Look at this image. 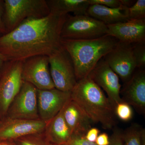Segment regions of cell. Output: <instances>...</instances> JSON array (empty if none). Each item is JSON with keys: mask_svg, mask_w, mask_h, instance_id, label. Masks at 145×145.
Wrapping results in <instances>:
<instances>
[{"mask_svg": "<svg viewBox=\"0 0 145 145\" xmlns=\"http://www.w3.org/2000/svg\"><path fill=\"white\" fill-rule=\"evenodd\" d=\"M67 15L50 13L42 18L25 20L0 36V54L6 61L50 56L62 46L61 31Z\"/></svg>", "mask_w": 145, "mask_h": 145, "instance_id": "cell-1", "label": "cell"}, {"mask_svg": "<svg viewBox=\"0 0 145 145\" xmlns=\"http://www.w3.org/2000/svg\"><path fill=\"white\" fill-rule=\"evenodd\" d=\"M71 98L94 123H100L104 129L116 127L117 118L115 108L103 91L88 76L77 81Z\"/></svg>", "mask_w": 145, "mask_h": 145, "instance_id": "cell-2", "label": "cell"}, {"mask_svg": "<svg viewBox=\"0 0 145 145\" xmlns=\"http://www.w3.org/2000/svg\"><path fill=\"white\" fill-rule=\"evenodd\" d=\"M119 42L116 38L107 35L90 40L62 39L63 46L73 61L77 81L87 77L99 61Z\"/></svg>", "mask_w": 145, "mask_h": 145, "instance_id": "cell-3", "label": "cell"}, {"mask_svg": "<svg viewBox=\"0 0 145 145\" xmlns=\"http://www.w3.org/2000/svg\"><path fill=\"white\" fill-rule=\"evenodd\" d=\"M50 13L46 0L4 1V22L7 33L26 19L42 18Z\"/></svg>", "mask_w": 145, "mask_h": 145, "instance_id": "cell-4", "label": "cell"}, {"mask_svg": "<svg viewBox=\"0 0 145 145\" xmlns=\"http://www.w3.org/2000/svg\"><path fill=\"white\" fill-rule=\"evenodd\" d=\"M107 25L87 15L68 14L63 24L61 38L67 40H90L107 35Z\"/></svg>", "mask_w": 145, "mask_h": 145, "instance_id": "cell-5", "label": "cell"}, {"mask_svg": "<svg viewBox=\"0 0 145 145\" xmlns=\"http://www.w3.org/2000/svg\"><path fill=\"white\" fill-rule=\"evenodd\" d=\"M23 61H7L0 72V119L6 117L7 111L24 81L22 77Z\"/></svg>", "mask_w": 145, "mask_h": 145, "instance_id": "cell-6", "label": "cell"}, {"mask_svg": "<svg viewBox=\"0 0 145 145\" xmlns=\"http://www.w3.org/2000/svg\"><path fill=\"white\" fill-rule=\"evenodd\" d=\"M48 58L50 75L55 88L71 92L77 81L70 54L62 46Z\"/></svg>", "mask_w": 145, "mask_h": 145, "instance_id": "cell-7", "label": "cell"}, {"mask_svg": "<svg viewBox=\"0 0 145 145\" xmlns=\"http://www.w3.org/2000/svg\"><path fill=\"white\" fill-rule=\"evenodd\" d=\"M6 117L24 120L40 119L38 110V89L30 83L24 82L10 105Z\"/></svg>", "mask_w": 145, "mask_h": 145, "instance_id": "cell-8", "label": "cell"}, {"mask_svg": "<svg viewBox=\"0 0 145 145\" xmlns=\"http://www.w3.org/2000/svg\"><path fill=\"white\" fill-rule=\"evenodd\" d=\"M22 77L24 82L30 83L38 89L55 88L50 75L48 56H34L23 61Z\"/></svg>", "mask_w": 145, "mask_h": 145, "instance_id": "cell-9", "label": "cell"}, {"mask_svg": "<svg viewBox=\"0 0 145 145\" xmlns=\"http://www.w3.org/2000/svg\"><path fill=\"white\" fill-rule=\"evenodd\" d=\"M131 44L119 42L116 46L103 57L110 68L125 83L137 69Z\"/></svg>", "mask_w": 145, "mask_h": 145, "instance_id": "cell-10", "label": "cell"}, {"mask_svg": "<svg viewBox=\"0 0 145 145\" xmlns=\"http://www.w3.org/2000/svg\"><path fill=\"white\" fill-rule=\"evenodd\" d=\"M88 76L105 91L114 108L122 101L120 95L121 86L119 82V77L103 58L96 64Z\"/></svg>", "mask_w": 145, "mask_h": 145, "instance_id": "cell-11", "label": "cell"}, {"mask_svg": "<svg viewBox=\"0 0 145 145\" xmlns=\"http://www.w3.org/2000/svg\"><path fill=\"white\" fill-rule=\"evenodd\" d=\"M46 123L40 119L24 120L6 117L0 123V141H15L27 135L43 132Z\"/></svg>", "mask_w": 145, "mask_h": 145, "instance_id": "cell-12", "label": "cell"}, {"mask_svg": "<svg viewBox=\"0 0 145 145\" xmlns=\"http://www.w3.org/2000/svg\"><path fill=\"white\" fill-rule=\"evenodd\" d=\"M71 92L54 88L46 90L38 89V110L39 118L47 122L52 119L71 99Z\"/></svg>", "mask_w": 145, "mask_h": 145, "instance_id": "cell-13", "label": "cell"}, {"mask_svg": "<svg viewBox=\"0 0 145 145\" xmlns=\"http://www.w3.org/2000/svg\"><path fill=\"white\" fill-rule=\"evenodd\" d=\"M122 101L135 109L140 114H145V70L138 69L121 89Z\"/></svg>", "mask_w": 145, "mask_h": 145, "instance_id": "cell-14", "label": "cell"}, {"mask_svg": "<svg viewBox=\"0 0 145 145\" xmlns=\"http://www.w3.org/2000/svg\"><path fill=\"white\" fill-rule=\"evenodd\" d=\"M107 35L127 43H145V19L128 20L107 25Z\"/></svg>", "mask_w": 145, "mask_h": 145, "instance_id": "cell-15", "label": "cell"}, {"mask_svg": "<svg viewBox=\"0 0 145 145\" xmlns=\"http://www.w3.org/2000/svg\"><path fill=\"white\" fill-rule=\"evenodd\" d=\"M63 113L72 136L85 137L93 122L82 109L71 99L64 107Z\"/></svg>", "mask_w": 145, "mask_h": 145, "instance_id": "cell-16", "label": "cell"}, {"mask_svg": "<svg viewBox=\"0 0 145 145\" xmlns=\"http://www.w3.org/2000/svg\"><path fill=\"white\" fill-rule=\"evenodd\" d=\"M63 108L46 122L44 131V134L47 139L55 145L63 144L72 137V133L64 117Z\"/></svg>", "mask_w": 145, "mask_h": 145, "instance_id": "cell-17", "label": "cell"}, {"mask_svg": "<svg viewBox=\"0 0 145 145\" xmlns=\"http://www.w3.org/2000/svg\"><path fill=\"white\" fill-rule=\"evenodd\" d=\"M128 8L124 6L110 8L99 5H93L89 7L86 15L108 25L128 20Z\"/></svg>", "mask_w": 145, "mask_h": 145, "instance_id": "cell-18", "label": "cell"}, {"mask_svg": "<svg viewBox=\"0 0 145 145\" xmlns=\"http://www.w3.org/2000/svg\"><path fill=\"white\" fill-rule=\"evenodd\" d=\"M50 13L61 15L73 13L75 16L86 15L90 5L89 0H46Z\"/></svg>", "mask_w": 145, "mask_h": 145, "instance_id": "cell-19", "label": "cell"}, {"mask_svg": "<svg viewBox=\"0 0 145 145\" xmlns=\"http://www.w3.org/2000/svg\"><path fill=\"white\" fill-rule=\"evenodd\" d=\"M143 128L133 123L123 131L124 145H141V135Z\"/></svg>", "mask_w": 145, "mask_h": 145, "instance_id": "cell-20", "label": "cell"}, {"mask_svg": "<svg viewBox=\"0 0 145 145\" xmlns=\"http://www.w3.org/2000/svg\"><path fill=\"white\" fill-rule=\"evenodd\" d=\"M14 141L17 145H55L47 139L43 132L27 135Z\"/></svg>", "mask_w": 145, "mask_h": 145, "instance_id": "cell-21", "label": "cell"}, {"mask_svg": "<svg viewBox=\"0 0 145 145\" xmlns=\"http://www.w3.org/2000/svg\"><path fill=\"white\" fill-rule=\"evenodd\" d=\"M115 113L117 118L124 122L129 121L133 117V111L131 106L123 101L115 106Z\"/></svg>", "mask_w": 145, "mask_h": 145, "instance_id": "cell-22", "label": "cell"}, {"mask_svg": "<svg viewBox=\"0 0 145 145\" xmlns=\"http://www.w3.org/2000/svg\"><path fill=\"white\" fill-rule=\"evenodd\" d=\"M128 20L145 19V1L137 0L128 8Z\"/></svg>", "mask_w": 145, "mask_h": 145, "instance_id": "cell-23", "label": "cell"}, {"mask_svg": "<svg viewBox=\"0 0 145 145\" xmlns=\"http://www.w3.org/2000/svg\"><path fill=\"white\" fill-rule=\"evenodd\" d=\"M133 52L137 69H144L145 66V43L133 44Z\"/></svg>", "mask_w": 145, "mask_h": 145, "instance_id": "cell-24", "label": "cell"}, {"mask_svg": "<svg viewBox=\"0 0 145 145\" xmlns=\"http://www.w3.org/2000/svg\"><path fill=\"white\" fill-rule=\"evenodd\" d=\"M89 1L90 5H99L110 8L124 6V0H89Z\"/></svg>", "mask_w": 145, "mask_h": 145, "instance_id": "cell-25", "label": "cell"}, {"mask_svg": "<svg viewBox=\"0 0 145 145\" xmlns=\"http://www.w3.org/2000/svg\"><path fill=\"white\" fill-rule=\"evenodd\" d=\"M108 145H124L123 131L121 129L114 127L113 132L109 137Z\"/></svg>", "mask_w": 145, "mask_h": 145, "instance_id": "cell-26", "label": "cell"}, {"mask_svg": "<svg viewBox=\"0 0 145 145\" xmlns=\"http://www.w3.org/2000/svg\"><path fill=\"white\" fill-rule=\"evenodd\" d=\"M59 145H97L96 143L91 142L86 139L85 137L72 136L70 140Z\"/></svg>", "mask_w": 145, "mask_h": 145, "instance_id": "cell-27", "label": "cell"}, {"mask_svg": "<svg viewBox=\"0 0 145 145\" xmlns=\"http://www.w3.org/2000/svg\"><path fill=\"white\" fill-rule=\"evenodd\" d=\"M7 33L4 22V1L0 0V34Z\"/></svg>", "mask_w": 145, "mask_h": 145, "instance_id": "cell-28", "label": "cell"}, {"mask_svg": "<svg viewBox=\"0 0 145 145\" xmlns=\"http://www.w3.org/2000/svg\"><path fill=\"white\" fill-rule=\"evenodd\" d=\"M100 133V130L96 127H91L86 133L85 138L91 142L95 143Z\"/></svg>", "mask_w": 145, "mask_h": 145, "instance_id": "cell-29", "label": "cell"}, {"mask_svg": "<svg viewBox=\"0 0 145 145\" xmlns=\"http://www.w3.org/2000/svg\"><path fill=\"white\" fill-rule=\"evenodd\" d=\"M95 143L97 145H108L109 144V137L106 133L99 134L96 139Z\"/></svg>", "mask_w": 145, "mask_h": 145, "instance_id": "cell-30", "label": "cell"}, {"mask_svg": "<svg viewBox=\"0 0 145 145\" xmlns=\"http://www.w3.org/2000/svg\"><path fill=\"white\" fill-rule=\"evenodd\" d=\"M0 145H17L14 141L1 140L0 141Z\"/></svg>", "mask_w": 145, "mask_h": 145, "instance_id": "cell-31", "label": "cell"}, {"mask_svg": "<svg viewBox=\"0 0 145 145\" xmlns=\"http://www.w3.org/2000/svg\"><path fill=\"white\" fill-rule=\"evenodd\" d=\"M6 61L5 59L2 54H0V72L1 71L2 69L4 63Z\"/></svg>", "mask_w": 145, "mask_h": 145, "instance_id": "cell-32", "label": "cell"}, {"mask_svg": "<svg viewBox=\"0 0 145 145\" xmlns=\"http://www.w3.org/2000/svg\"><path fill=\"white\" fill-rule=\"evenodd\" d=\"M141 145H145V129L144 128L141 135Z\"/></svg>", "mask_w": 145, "mask_h": 145, "instance_id": "cell-33", "label": "cell"}, {"mask_svg": "<svg viewBox=\"0 0 145 145\" xmlns=\"http://www.w3.org/2000/svg\"><path fill=\"white\" fill-rule=\"evenodd\" d=\"M1 119H0V123H1Z\"/></svg>", "mask_w": 145, "mask_h": 145, "instance_id": "cell-34", "label": "cell"}]
</instances>
